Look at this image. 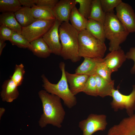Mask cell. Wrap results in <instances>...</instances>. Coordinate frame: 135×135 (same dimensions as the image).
Returning <instances> with one entry per match:
<instances>
[{
	"instance_id": "cell-13",
	"label": "cell",
	"mask_w": 135,
	"mask_h": 135,
	"mask_svg": "<svg viewBox=\"0 0 135 135\" xmlns=\"http://www.w3.org/2000/svg\"><path fill=\"white\" fill-rule=\"evenodd\" d=\"M104 58V63L113 72L118 70L127 58L124 51L120 48L110 52Z\"/></svg>"
},
{
	"instance_id": "cell-1",
	"label": "cell",
	"mask_w": 135,
	"mask_h": 135,
	"mask_svg": "<svg viewBox=\"0 0 135 135\" xmlns=\"http://www.w3.org/2000/svg\"><path fill=\"white\" fill-rule=\"evenodd\" d=\"M38 95L42 103L43 112L38 122L39 126L43 128L51 124L61 127L66 112L60 98L45 90L40 91Z\"/></svg>"
},
{
	"instance_id": "cell-12",
	"label": "cell",
	"mask_w": 135,
	"mask_h": 135,
	"mask_svg": "<svg viewBox=\"0 0 135 135\" xmlns=\"http://www.w3.org/2000/svg\"><path fill=\"white\" fill-rule=\"evenodd\" d=\"M77 3L75 0H60L52 9L56 20L61 23L69 22L72 10Z\"/></svg>"
},
{
	"instance_id": "cell-14",
	"label": "cell",
	"mask_w": 135,
	"mask_h": 135,
	"mask_svg": "<svg viewBox=\"0 0 135 135\" xmlns=\"http://www.w3.org/2000/svg\"><path fill=\"white\" fill-rule=\"evenodd\" d=\"M65 74L67 80L69 85L70 90L72 94L75 96L79 93L82 92L90 76L76 73L71 74L66 71Z\"/></svg>"
},
{
	"instance_id": "cell-16",
	"label": "cell",
	"mask_w": 135,
	"mask_h": 135,
	"mask_svg": "<svg viewBox=\"0 0 135 135\" xmlns=\"http://www.w3.org/2000/svg\"><path fill=\"white\" fill-rule=\"evenodd\" d=\"M84 58L83 62L76 69L75 73L90 76L94 75L95 74L98 65L104 61V58L88 57Z\"/></svg>"
},
{
	"instance_id": "cell-24",
	"label": "cell",
	"mask_w": 135,
	"mask_h": 135,
	"mask_svg": "<svg viewBox=\"0 0 135 135\" xmlns=\"http://www.w3.org/2000/svg\"><path fill=\"white\" fill-rule=\"evenodd\" d=\"M106 13L101 7L100 0H92L90 16L88 19L98 21L104 24Z\"/></svg>"
},
{
	"instance_id": "cell-35",
	"label": "cell",
	"mask_w": 135,
	"mask_h": 135,
	"mask_svg": "<svg viewBox=\"0 0 135 135\" xmlns=\"http://www.w3.org/2000/svg\"><path fill=\"white\" fill-rule=\"evenodd\" d=\"M21 5L31 8L36 5L35 0H19Z\"/></svg>"
},
{
	"instance_id": "cell-10",
	"label": "cell",
	"mask_w": 135,
	"mask_h": 135,
	"mask_svg": "<svg viewBox=\"0 0 135 135\" xmlns=\"http://www.w3.org/2000/svg\"><path fill=\"white\" fill-rule=\"evenodd\" d=\"M61 24L56 20L50 28L42 37L52 53L58 56H60L62 48L59 34V29Z\"/></svg>"
},
{
	"instance_id": "cell-8",
	"label": "cell",
	"mask_w": 135,
	"mask_h": 135,
	"mask_svg": "<svg viewBox=\"0 0 135 135\" xmlns=\"http://www.w3.org/2000/svg\"><path fill=\"white\" fill-rule=\"evenodd\" d=\"M55 20L37 19L29 25L22 27L21 34L30 42L42 37L52 26Z\"/></svg>"
},
{
	"instance_id": "cell-25",
	"label": "cell",
	"mask_w": 135,
	"mask_h": 135,
	"mask_svg": "<svg viewBox=\"0 0 135 135\" xmlns=\"http://www.w3.org/2000/svg\"><path fill=\"white\" fill-rule=\"evenodd\" d=\"M22 7L18 0H0V12L14 13Z\"/></svg>"
},
{
	"instance_id": "cell-17",
	"label": "cell",
	"mask_w": 135,
	"mask_h": 135,
	"mask_svg": "<svg viewBox=\"0 0 135 135\" xmlns=\"http://www.w3.org/2000/svg\"><path fill=\"white\" fill-rule=\"evenodd\" d=\"M96 83L98 96L103 98L107 96H111L112 90L115 89L114 80L109 82L98 75L94 74Z\"/></svg>"
},
{
	"instance_id": "cell-9",
	"label": "cell",
	"mask_w": 135,
	"mask_h": 135,
	"mask_svg": "<svg viewBox=\"0 0 135 135\" xmlns=\"http://www.w3.org/2000/svg\"><path fill=\"white\" fill-rule=\"evenodd\" d=\"M116 16L129 33L135 32V13L128 4L122 2L116 8Z\"/></svg>"
},
{
	"instance_id": "cell-21",
	"label": "cell",
	"mask_w": 135,
	"mask_h": 135,
	"mask_svg": "<svg viewBox=\"0 0 135 135\" xmlns=\"http://www.w3.org/2000/svg\"><path fill=\"white\" fill-rule=\"evenodd\" d=\"M14 14L17 20L22 27L29 25L37 20L34 17L31 8L22 7Z\"/></svg>"
},
{
	"instance_id": "cell-28",
	"label": "cell",
	"mask_w": 135,
	"mask_h": 135,
	"mask_svg": "<svg viewBox=\"0 0 135 135\" xmlns=\"http://www.w3.org/2000/svg\"><path fill=\"white\" fill-rule=\"evenodd\" d=\"M82 92L89 95L95 97L98 96L96 81L94 74L89 76Z\"/></svg>"
},
{
	"instance_id": "cell-27",
	"label": "cell",
	"mask_w": 135,
	"mask_h": 135,
	"mask_svg": "<svg viewBox=\"0 0 135 135\" xmlns=\"http://www.w3.org/2000/svg\"><path fill=\"white\" fill-rule=\"evenodd\" d=\"M25 72L24 67L22 64L16 65L13 74L10 77L18 86L21 85L23 82Z\"/></svg>"
},
{
	"instance_id": "cell-15",
	"label": "cell",
	"mask_w": 135,
	"mask_h": 135,
	"mask_svg": "<svg viewBox=\"0 0 135 135\" xmlns=\"http://www.w3.org/2000/svg\"><path fill=\"white\" fill-rule=\"evenodd\" d=\"M18 86L10 78L6 80L2 86L0 96L4 102H10L18 97Z\"/></svg>"
},
{
	"instance_id": "cell-11",
	"label": "cell",
	"mask_w": 135,
	"mask_h": 135,
	"mask_svg": "<svg viewBox=\"0 0 135 135\" xmlns=\"http://www.w3.org/2000/svg\"><path fill=\"white\" fill-rule=\"evenodd\" d=\"M107 135H135V114L123 118L112 126Z\"/></svg>"
},
{
	"instance_id": "cell-22",
	"label": "cell",
	"mask_w": 135,
	"mask_h": 135,
	"mask_svg": "<svg viewBox=\"0 0 135 135\" xmlns=\"http://www.w3.org/2000/svg\"><path fill=\"white\" fill-rule=\"evenodd\" d=\"M88 19L79 12L76 6L72 9L69 20L72 26L79 32L86 29Z\"/></svg>"
},
{
	"instance_id": "cell-31",
	"label": "cell",
	"mask_w": 135,
	"mask_h": 135,
	"mask_svg": "<svg viewBox=\"0 0 135 135\" xmlns=\"http://www.w3.org/2000/svg\"><path fill=\"white\" fill-rule=\"evenodd\" d=\"M102 9L106 13L114 12V10L122 2L121 0H100Z\"/></svg>"
},
{
	"instance_id": "cell-7",
	"label": "cell",
	"mask_w": 135,
	"mask_h": 135,
	"mask_svg": "<svg viewBox=\"0 0 135 135\" xmlns=\"http://www.w3.org/2000/svg\"><path fill=\"white\" fill-rule=\"evenodd\" d=\"M107 124L106 115L91 114L79 122L78 126L83 135H92L98 131L105 130Z\"/></svg>"
},
{
	"instance_id": "cell-19",
	"label": "cell",
	"mask_w": 135,
	"mask_h": 135,
	"mask_svg": "<svg viewBox=\"0 0 135 135\" xmlns=\"http://www.w3.org/2000/svg\"><path fill=\"white\" fill-rule=\"evenodd\" d=\"M86 30L95 38L104 42L106 38L103 24L94 20L88 19Z\"/></svg>"
},
{
	"instance_id": "cell-36",
	"label": "cell",
	"mask_w": 135,
	"mask_h": 135,
	"mask_svg": "<svg viewBox=\"0 0 135 135\" xmlns=\"http://www.w3.org/2000/svg\"><path fill=\"white\" fill-rule=\"evenodd\" d=\"M6 45L5 41L0 40V56L1 55L3 49Z\"/></svg>"
},
{
	"instance_id": "cell-30",
	"label": "cell",
	"mask_w": 135,
	"mask_h": 135,
	"mask_svg": "<svg viewBox=\"0 0 135 135\" xmlns=\"http://www.w3.org/2000/svg\"><path fill=\"white\" fill-rule=\"evenodd\" d=\"M112 72L103 62L100 63L98 65L95 74L98 75L107 81L111 82L113 80L111 78Z\"/></svg>"
},
{
	"instance_id": "cell-4",
	"label": "cell",
	"mask_w": 135,
	"mask_h": 135,
	"mask_svg": "<svg viewBox=\"0 0 135 135\" xmlns=\"http://www.w3.org/2000/svg\"><path fill=\"white\" fill-rule=\"evenodd\" d=\"M104 25L106 38L109 41V50L110 52L121 48L120 45L126 40L130 33L114 12L106 13Z\"/></svg>"
},
{
	"instance_id": "cell-37",
	"label": "cell",
	"mask_w": 135,
	"mask_h": 135,
	"mask_svg": "<svg viewBox=\"0 0 135 135\" xmlns=\"http://www.w3.org/2000/svg\"><path fill=\"white\" fill-rule=\"evenodd\" d=\"M5 109L3 108H0V119L1 118L3 114L5 111Z\"/></svg>"
},
{
	"instance_id": "cell-5",
	"label": "cell",
	"mask_w": 135,
	"mask_h": 135,
	"mask_svg": "<svg viewBox=\"0 0 135 135\" xmlns=\"http://www.w3.org/2000/svg\"><path fill=\"white\" fill-rule=\"evenodd\" d=\"M78 40L80 57L103 58L106 50L104 42L95 38L86 29L79 32Z\"/></svg>"
},
{
	"instance_id": "cell-20",
	"label": "cell",
	"mask_w": 135,
	"mask_h": 135,
	"mask_svg": "<svg viewBox=\"0 0 135 135\" xmlns=\"http://www.w3.org/2000/svg\"><path fill=\"white\" fill-rule=\"evenodd\" d=\"M0 25L21 34L22 27L17 20L14 12H7L1 14Z\"/></svg>"
},
{
	"instance_id": "cell-2",
	"label": "cell",
	"mask_w": 135,
	"mask_h": 135,
	"mask_svg": "<svg viewBox=\"0 0 135 135\" xmlns=\"http://www.w3.org/2000/svg\"><path fill=\"white\" fill-rule=\"evenodd\" d=\"M79 32L68 22H63L59 29L60 40L62 46L60 56L64 60H70L73 62L79 61L78 55Z\"/></svg>"
},
{
	"instance_id": "cell-29",
	"label": "cell",
	"mask_w": 135,
	"mask_h": 135,
	"mask_svg": "<svg viewBox=\"0 0 135 135\" xmlns=\"http://www.w3.org/2000/svg\"><path fill=\"white\" fill-rule=\"evenodd\" d=\"M92 0H75L79 4L78 10L82 16L88 19L90 16Z\"/></svg>"
},
{
	"instance_id": "cell-26",
	"label": "cell",
	"mask_w": 135,
	"mask_h": 135,
	"mask_svg": "<svg viewBox=\"0 0 135 135\" xmlns=\"http://www.w3.org/2000/svg\"><path fill=\"white\" fill-rule=\"evenodd\" d=\"M12 45L22 48H27L30 50L32 48L30 43L21 34L14 31L10 41Z\"/></svg>"
},
{
	"instance_id": "cell-32",
	"label": "cell",
	"mask_w": 135,
	"mask_h": 135,
	"mask_svg": "<svg viewBox=\"0 0 135 135\" xmlns=\"http://www.w3.org/2000/svg\"><path fill=\"white\" fill-rule=\"evenodd\" d=\"M14 30L6 26L0 27V40L5 41H10L14 32Z\"/></svg>"
},
{
	"instance_id": "cell-18",
	"label": "cell",
	"mask_w": 135,
	"mask_h": 135,
	"mask_svg": "<svg viewBox=\"0 0 135 135\" xmlns=\"http://www.w3.org/2000/svg\"><path fill=\"white\" fill-rule=\"evenodd\" d=\"M30 43L32 46L30 51L37 56L46 58L49 57L52 54L48 46L42 37Z\"/></svg>"
},
{
	"instance_id": "cell-34",
	"label": "cell",
	"mask_w": 135,
	"mask_h": 135,
	"mask_svg": "<svg viewBox=\"0 0 135 135\" xmlns=\"http://www.w3.org/2000/svg\"><path fill=\"white\" fill-rule=\"evenodd\" d=\"M127 59L132 60L134 62L133 66L130 70V72L132 74L135 73V47L130 48L126 54Z\"/></svg>"
},
{
	"instance_id": "cell-6",
	"label": "cell",
	"mask_w": 135,
	"mask_h": 135,
	"mask_svg": "<svg viewBox=\"0 0 135 135\" xmlns=\"http://www.w3.org/2000/svg\"><path fill=\"white\" fill-rule=\"evenodd\" d=\"M132 87V92L127 95L121 93L118 88L112 90L111 96L113 100L110 105L114 111L125 109L128 116L134 114L135 110V85H133Z\"/></svg>"
},
{
	"instance_id": "cell-3",
	"label": "cell",
	"mask_w": 135,
	"mask_h": 135,
	"mask_svg": "<svg viewBox=\"0 0 135 135\" xmlns=\"http://www.w3.org/2000/svg\"><path fill=\"white\" fill-rule=\"evenodd\" d=\"M59 67L62 72V76L58 82L56 84L51 83L43 74L41 76L43 82L42 86L47 92L58 96L63 100L66 106L71 108L76 105V99L68 86L66 76L65 64L64 62L60 63Z\"/></svg>"
},
{
	"instance_id": "cell-33",
	"label": "cell",
	"mask_w": 135,
	"mask_h": 135,
	"mask_svg": "<svg viewBox=\"0 0 135 135\" xmlns=\"http://www.w3.org/2000/svg\"><path fill=\"white\" fill-rule=\"evenodd\" d=\"M58 0H35L36 5L52 9L59 1Z\"/></svg>"
},
{
	"instance_id": "cell-23",
	"label": "cell",
	"mask_w": 135,
	"mask_h": 135,
	"mask_svg": "<svg viewBox=\"0 0 135 135\" xmlns=\"http://www.w3.org/2000/svg\"><path fill=\"white\" fill-rule=\"evenodd\" d=\"M34 17L36 19L55 20L56 18L52 9L35 5L31 8Z\"/></svg>"
}]
</instances>
